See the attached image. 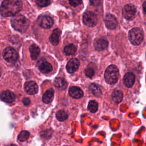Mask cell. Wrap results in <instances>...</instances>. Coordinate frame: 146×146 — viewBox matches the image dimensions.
I'll list each match as a JSON object with an SVG mask.
<instances>
[{"mask_svg":"<svg viewBox=\"0 0 146 146\" xmlns=\"http://www.w3.org/2000/svg\"><path fill=\"white\" fill-rule=\"evenodd\" d=\"M22 7L21 0H4L0 7V13L4 17L14 16L21 11Z\"/></svg>","mask_w":146,"mask_h":146,"instance_id":"cell-1","label":"cell"},{"mask_svg":"<svg viewBox=\"0 0 146 146\" xmlns=\"http://www.w3.org/2000/svg\"><path fill=\"white\" fill-rule=\"evenodd\" d=\"M12 27L19 32L25 31L29 25L28 19L22 15H17L11 19Z\"/></svg>","mask_w":146,"mask_h":146,"instance_id":"cell-2","label":"cell"},{"mask_svg":"<svg viewBox=\"0 0 146 146\" xmlns=\"http://www.w3.org/2000/svg\"><path fill=\"white\" fill-rule=\"evenodd\" d=\"M119 75V70L117 67L115 65H110L105 71L104 78L107 83L113 84L117 82Z\"/></svg>","mask_w":146,"mask_h":146,"instance_id":"cell-3","label":"cell"},{"mask_svg":"<svg viewBox=\"0 0 146 146\" xmlns=\"http://www.w3.org/2000/svg\"><path fill=\"white\" fill-rule=\"evenodd\" d=\"M128 38L134 45L140 44L143 40V32L141 29L135 27L129 31Z\"/></svg>","mask_w":146,"mask_h":146,"instance_id":"cell-4","label":"cell"},{"mask_svg":"<svg viewBox=\"0 0 146 146\" xmlns=\"http://www.w3.org/2000/svg\"><path fill=\"white\" fill-rule=\"evenodd\" d=\"M3 57L6 61L9 63H14L18 59V55L13 48L8 47L3 50Z\"/></svg>","mask_w":146,"mask_h":146,"instance_id":"cell-5","label":"cell"},{"mask_svg":"<svg viewBox=\"0 0 146 146\" xmlns=\"http://www.w3.org/2000/svg\"><path fill=\"white\" fill-rule=\"evenodd\" d=\"M97 17L91 11H86L83 16V21L85 25L89 27H94L97 23Z\"/></svg>","mask_w":146,"mask_h":146,"instance_id":"cell-6","label":"cell"},{"mask_svg":"<svg viewBox=\"0 0 146 146\" xmlns=\"http://www.w3.org/2000/svg\"><path fill=\"white\" fill-rule=\"evenodd\" d=\"M136 7L132 4H127L123 9L122 14L124 18L127 20H132L134 18L136 14Z\"/></svg>","mask_w":146,"mask_h":146,"instance_id":"cell-7","label":"cell"},{"mask_svg":"<svg viewBox=\"0 0 146 146\" xmlns=\"http://www.w3.org/2000/svg\"><path fill=\"white\" fill-rule=\"evenodd\" d=\"M37 22L41 27L43 29H49L52 26L54 21L50 17L42 15L38 17Z\"/></svg>","mask_w":146,"mask_h":146,"instance_id":"cell-8","label":"cell"},{"mask_svg":"<svg viewBox=\"0 0 146 146\" xmlns=\"http://www.w3.org/2000/svg\"><path fill=\"white\" fill-rule=\"evenodd\" d=\"M37 66L39 70L44 74H47L52 70L51 64L44 59H41L38 62Z\"/></svg>","mask_w":146,"mask_h":146,"instance_id":"cell-9","label":"cell"},{"mask_svg":"<svg viewBox=\"0 0 146 146\" xmlns=\"http://www.w3.org/2000/svg\"><path fill=\"white\" fill-rule=\"evenodd\" d=\"M104 22L106 27L108 29H114L117 25V21L115 17L111 14H108L104 19Z\"/></svg>","mask_w":146,"mask_h":146,"instance_id":"cell-10","label":"cell"},{"mask_svg":"<svg viewBox=\"0 0 146 146\" xmlns=\"http://www.w3.org/2000/svg\"><path fill=\"white\" fill-rule=\"evenodd\" d=\"M24 88L26 93L29 95L35 94L38 90V87L36 83L33 81H28L25 83Z\"/></svg>","mask_w":146,"mask_h":146,"instance_id":"cell-11","label":"cell"},{"mask_svg":"<svg viewBox=\"0 0 146 146\" xmlns=\"http://www.w3.org/2000/svg\"><path fill=\"white\" fill-rule=\"evenodd\" d=\"M79 61L76 58L71 59L67 63L66 66V69L68 72L73 73L75 72L79 68Z\"/></svg>","mask_w":146,"mask_h":146,"instance_id":"cell-12","label":"cell"},{"mask_svg":"<svg viewBox=\"0 0 146 146\" xmlns=\"http://www.w3.org/2000/svg\"><path fill=\"white\" fill-rule=\"evenodd\" d=\"M0 98L5 102L12 103L15 99V95L10 91H5L1 94Z\"/></svg>","mask_w":146,"mask_h":146,"instance_id":"cell-13","label":"cell"},{"mask_svg":"<svg viewBox=\"0 0 146 146\" xmlns=\"http://www.w3.org/2000/svg\"><path fill=\"white\" fill-rule=\"evenodd\" d=\"M135 80V76L132 72H127L123 77V83L127 87H131L134 84Z\"/></svg>","mask_w":146,"mask_h":146,"instance_id":"cell-14","label":"cell"},{"mask_svg":"<svg viewBox=\"0 0 146 146\" xmlns=\"http://www.w3.org/2000/svg\"><path fill=\"white\" fill-rule=\"evenodd\" d=\"M69 95L73 98L79 99L83 96V91L78 87L72 86L69 89Z\"/></svg>","mask_w":146,"mask_h":146,"instance_id":"cell-15","label":"cell"},{"mask_svg":"<svg viewBox=\"0 0 146 146\" xmlns=\"http://www.w3.org/2000/svg\"><path fill=\"white\" fill-rule=\"evenodd\" d=\"M61 34V31L59 29H55L53 30L51 35L50 36L49 40L50 42L54 46L58 44L60 39V36Z\"/></svg>","mask_w":146,"mask_h":146,"instance_id":"cell-16","label":"cell"},{"mask_svg":"<svg viewBox=\"0 0 146 146\" xmlns=\"http://www.w3.org/2000/svg\"><path fill=\"white\" fill-rule=\"evenodd\" d=\"M108 42L106 39L102 38L98 39L94 42V47L95 49L98 51H102L106 49L108 47Z\"/></svg>","mask_w":146,"mask_h":146,"instance_id":"cell-17","label":"cell"},{"mask_svg":"<svg viewBox=\"0 0 146 146\" xmlns=\"http://www.w3.org/2000/svg\"><path fill=\"white\" fill-rule=\"evenodd\" d=\"M54 86L60 90H64L67 87V83L66 80L62 77H58L55 78L54 82Z\"/></svg>","mask_w":146,"mask_h":146,"instance_id":"cell-18","label":"cell"},{"mask_svg":"<svg viewBox=\"0 0 146 146\" xmlns=\"http://www.w3.org/2000/svg\"><path fill=\"white\" fill-rule=\"evenodd\" d=\"M54 94V91L52 89L50 88L47 90L43 95V97H42L43 102L46 104H48L50 103L53 99Z\"/></svg>","mask_w":146,"mask_h":146,"instance_id":"cell-19","label":"cell"},{"mask_svg":"<svg viewBox=\"0 0 146 146\" xmlns=\"http://www.w3.org/2000/svg\"><path fill=\"white\" fill-rule=\"evenodd\" d=\"M31 58L33 60H35L38 57L40 54V48L35 44H33L30 46L29 48Z\"/></svg>","mask_w":146,"mask_h":146,"instance_id":"cell-20","label":"cell"},{"mask_svg":"<svg viewBox=\"0 0 146 146\" xmlns=\"http://www.w3.org/2000/svg\"><path fill=\"white\" fill-rule=\"evenodd\" d=\"M89 90L96 96H100L102 94V91L99 86L95 83L91 84L89 86Z\"/></svg>","mask_w":146,"mask_h":146,"instance_id":"cell-21","label":"cell"},{"mask_svg":"<svg viewBox=\"0 0 146 146\" xmlns=\"http://www.w3.org/2000/svg\"><path fill=\"white\" fill-rule=\"evenodd\" d=\"M112 100L116 103H119L123 99V94L119 90H115L112 94Z\"/></svg>","mask_w":146,"mask_h":146,"instance_id":"cell-22","label":"cell"},{"mask_svg":"<svg viewBox=\"0 0 146 146\" xmlns=\"http://www.w3.org/2000/svg\"><path fill=\"white\" fill-rule=\"evenodd\" d=\"M76 48L73 44H69L64 47V52L67 55H73L75 53Z\"/></svg>","mask_w":146,"mask_h":146,"instance_id":"cell-23","label":"cell"},{"mask_svg":"<svg viewBox=\"0 0 146 146\" xmlns=\"http://www.w3.org/2000/svg\"><path fill=\"white\" fill-rule=\"evenodd\" d=\"M56 117L59 121H64L67 119L68 114L64 110H59L56 113Z\"/></svg>","mask_w":146,"mask_h":146,"instance_id":"cell-24","label":"cell"},{"mask_svg":"<svg viewBox=\"0 0 146 146\" xmlns=\"http://www.w3.org/2000/svg\"><path fill=\"white\" fill-rule=\"evenodd\" d=\"M30 136V133L27 131H22L18 136V140L19 141L23 142L27 140Z\"/></svg>","mask_w":146,"mask_h":146,"instance_id":"cell-25","label":"cell"},{"mask_svg":"<svg viewBox=\"0 0 146 146\" xmlns=\"http://www.w3.org/2000/svg\"><path fill=\"white\" fill-rule=\"evenodd\" d=\"M98 104L97 102H95V100H91L88 103V109L91 112H92V113L95 112L98 110Z\"/></svg>","mask_w":146,"mask_h":146,"instance_id":"cell-26","label":"cell"},{"mask_svg":"<svg viewBox=\"0 0 146 146\" xmlns=\"http://www.w3.org/2000/svg\"><path fill=\"white\" fill-rule=\"evenodd\" d=\"M36 5L40 7H46L50 4V0H35Z\"/></svg>","mask_w":146,"mask_h":146,"instance_id":"cell-27","label":"cell"},{"mask_svg":"<svg viewBox=\"0 0 146 146\" xmlns=\"http://www.w3.org/2000/svg\"><path fill=\"white\" fill-rule=\"evenodd\" d=\"M84 72H85L86 75L88 78H92L95 74V71H94V69H92V68H90V67L87 68L85 70Z\"/></svg>","mask_w":146,"mask_h":146,"instance_id":"cell-28","label":"cell"},{"mask_svg":"<svg viewBox=\"0 0 146 146\" xmlns=\"http://www.w3.org/2000/svg\"><path fill=\"white\" fill-rule=\"evenodd\" d=\"M68 1H69L70 5L74 7L80 5L82 2V0H68Z\"/></svg>","mask_w":146,"mask_h":146,"instance_id":"cell-29","label":"cell"},{"mask_svg":"<svg viewBox=\"0 0 146 146\" xmlns=\"http://www.w3.org/2000/svg\"><path fill=\"white\" fill-rule=\"evenodd\" d=\"M90 3L93 6H98L100 3V0H90Z\"/></svg>","mask_w":146,"mask_h":146,"instance_id":"cell-30","label":"cell"},{"mask_svg":"<svg viewBox=\"0 0 146 146\" xmlns=\"http://www.w3.org/2000/svg\"><path fill=\"white\" fill-rule=\"evenodd\" d=\"M22 102L25 106H29L30 104V100L28 98H25L22 100Z\"/></svg>","mask_w":146,"mask_h":146,"instance_id":"cell-31","label":"cell"},{"mask_svg":"<svg viewBox=\"0 0 146 146\" xmlns=\"http://www.w3.org/2000/svg\"><path fill=\"white\" fill-rule=\"evenodd\" d=\"M143 11L144 14H146V1L143 4Z\"/></svg>","mask_w":146,"mask_h":146,"instance_id":"cell-32","label":"cell"},{"mask_svg":"<svg viewBox=\"0 0 146 146\" xmlns=\"http://www.w3.org/2000/svg\"><path fill=\"white\" fill-rule=\"evenodd\" d=\"M6 146H17V145H15V144H10V145H7Z\"/></svg>","mask_w":146,"mask_h":146,"instance_id":"cell-33","label":"cell"},{"mask_svg":"<svg viewBox=\"0 0 146 146\" xmlns=\"http://www.w3.org/2000/svg\"><path fill=\"white\" fill-rule=\"evenodd\" d=\"M1 68L0 67V76H1Z\"/></svg>","mask_w":146,"mask_h":146,"instance_id":"cell-34","label":"cell"}]
</instances>
